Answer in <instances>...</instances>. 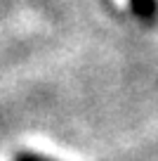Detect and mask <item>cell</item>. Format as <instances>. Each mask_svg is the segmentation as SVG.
I'll use <instances>...</instances> for the list:
<instances>
[{"label":"cell","instance_id":"obj_1","mask_svg":"<svg viewBox=\"0 0 158 161\" xmlns=\"http://www.w3.org/2000/svg\"><path fill=\"white\" fill-rule=\"evenodd\" d=\"M128 5L144 26L158 24V0H128Z\"/></svg>","mask_w":158,"mask_h":161}]
</instances>
